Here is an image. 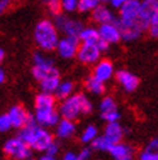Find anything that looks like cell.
<instances>
[{"mask_svg":"<svg viewBox=\"0 0 158 160\" xmlns=\"http://www.w3.org/2000/svg\"><path fill=\"white\" fill-rule=\"evenodd\" d=\"M18 137L26 142L31 147V150L35 151H44L48 148V146L54 141L53 135L49 130H47V128H43L38 125L35 121L27 124L23 126L18 132Z\"/></svg>","mask_w":158,"mask_h":160,"instance_id":"obj_1","label":"cell"},{"mask_svg":"<svg viewBox=\"0 0 158 160\" xmlns=\"http://www.w3.org/2000/svg\"><path fill=\"white\" fill-rule=\"evenodd\" d=\"M92 111L93 104L91 99L82 92L73 94L72 97L61 100V104L58 107L61 118H67L72 121H75L82 115H90Z\"/></svg>","mask_w":158,"mask_h":160,"instance_id":"obj_2","label":"cell"},{"mask_svg":"<svg viewBox=\"0 0 158 160\" xmlns=\"http://www.w3.org/2000/svg\"><path fill=\"white\" fill-rule=\"evenodd\" d=\"M34 41L43 52L56 51L60 41V31L54 22L48 18L39 21L34 29Z\"/></svg>","mask_w":158,"mask_h":160,"instance_id":"obj_3","label":"cell"},{"mask_svg":"<svg viewBox=\"0 0 158 160\" xmlns=\"http://www.w3.org/2000/svg\"><path fill=\"white\" fill-rule=\"evenodd\" d=\"M33 62L34 65L31 69V73L38 82L52 76H60L58 68L54 65L53 60L45 56L43 52H35L33 56Z\"/></svg>","mask_w":158,"mask_h":160,"instance_id":"obj_4","label":"cell"},{"mask_svg":"<svg viewBox=\"0 0 158 160\" xmlns=\"http://www.w3.org/2000/svg\"><path fill=\"white\" fill-rule=\"evenodd\" d=\"M3 152L8 159L25 160L31 156V147L17 135V137H12L5 141L3 146Z\"/></svg>","mask_w":158,"mask_h":160,"instance_id":"obj_5","label":"cell"},{"mask_svg":"<svg viewBox=\"0 0 158 160\" xmlns=\"http://www.w3.org/2000/svg\"><path fill=\"white\" fill-rule=\"evenodd\" d=\"M54 25L58 29L60 33H62L64 35H69V37H79L81 31L83 30L84 25L77 20V18H72L64 12H61L58 14L54 16Z\"/></svg>","mask_w":158,"mask_h":160,"instance_id":"obj_6","label":"cell"},{"mask_svg":"<svg viewBox=\"0 0 158 160\" xmlns=\"http://www.w3.org/2000/svg\"><path fill=\"white\" fill-rule=\"evenodd\" d=\"M79 46H81V41H79L78 37L64 35L62 38H60L58 44L56 47V52L61 59L70 60V59L77 58Z\"/></svg>","mask_w":158,"mask_h":160,"instance_id":"obj_7","label":"cell"},{"mask_svg":"<svg viewBox=\"0 0 158 160\" xmlns=\"http://www.w3.org/2000/svg\"><path fill=\"white\" fill-rule=\"evenodd\" d=\"M34 118L35 122L43 128H53L58 124L61 116L56 107H45V108H35Z\"/></svg>","mask_w":158,"mask_h":160,"instance_id":"obj_8","label":"cell"},{"mask_svg":"<svg viewBox=\"0 0 158 160\" xmlns=\"http://www.w3.org/2000/svg\"><path fill=\"white\" fill-rule=\"evenodd\" d=\"M101 53L97 43H81L77 52V59L84 65H95L101 59Z\"/></svg>","mask_w":158,"mask_h":160,"instance_id":"obj_9","label":"cell"},{"mask_svg":"<svg viewBox=\"0 0 158 160\" xmlns=\"http://www.w3.org/2000/svg\"><path fill=\"white\" fill-rule=\"evenodd\" d=\"M8 116L11 118V122H12V126L16 128V129H22L23 126H26L27 124L35 121L34 118V115L29 113V111L21 106V104H16V106H12L8 111Z\"/></svg>","mask_w":158,"mask_h":160,"instance_id":"obj_10","label":"cell"},{"mask_svg":"<svg viewBox=\"0 0 158 160\" xmlns=\"http://www.w3.org/2000/svg\"><path fill=\"white\" fill-rule=\"evenodd\" d=\"M99 111H100V116L104 121L108 122H115L121 118V113L118 111L117 107V102L113 97H104L101 99L100 104H99Z\"/></svg>","mask_w":158,"mask_h":160,"instance_id":"obj_11","label":"cell"},{"mask_svg":"<svg viewBox=\"0 0 158 160\" xmlns=\"http://www.w3.org/2000/svg\"><path fill=\"white\" fill-rule=\"evenodd\" d=\"M140 0H128L122 8H119V14H118L117 21L130 23L139 21V12H140Z\"/></svg>","mask_w":158,"mask_h":160,"instance_id":"obj_12","label":"cell"},{"mask_svg":"<svg viewBox=\"0 0 158 160\" xmlns=\"http://www.w3.org/2000/svg\"><path fill=\"white\" fill-rule=\"evenodd\" d=\"M99 34H100V39L105 41L106 43L112 44H117L119 41H122V34H121V29L118 26L117 21L115 22H108V23H102L99 25Z\"/></svg>","mask_w":158,"mask_h":160,"instance_id":"obj_13","label":"cell"},{"mask_svg":"<svg viewBox=\"0 0 158 160\" xmlns=\"http://www.w3.org/2000/svg\"><path fill=\"white\" fill-rule=\"evenodd\" d=\"M93 77H96L97 79L102 82H108L109 79H112L115 76V69L114 64L112 60L109 59H100L96 64L93 65Z\"/></svg>","mask_w":158,"mask_h":160,"instance_id":"obj_14","label":"cell"},{"mask_svg":"<svg viewBox=\"0 0 158 160\" xmlns=\"http://www.w3.org/2000/svg\"><path fill=\"white\" fill-rule=\"evenodd\" d=\"M158 14V0H143L140 4V12H139V21L146 30L149 22Z\"/></svg>","mask_w":158,"mask_h":160,"instance_id":"obj_15","label":"cell"},{"mask_svg":"<svg viewBox=\"0 0 158 160\" xmlns=\"http://www.w3.org/2000/svg\"><path fill=\"white\" fill-rule=\"evenodd\" d=\"M114 77H115L117 83L127 92H133L139 87V78L133 73H131L130 70L121 69L115 72Z\"/></svg>","mask_w":158,"mask_h":160,"instance_id":"obj_16","label":"cell"},{"mask_svg":"<svg viewBox=\"0 0 158 160\" xmlns=\"http://www.w3.org/2000/svg\"><path fill=\"white\" fill-rule=\"evenodd\" d=\"M118 26L121 29V34H122V39L126 42H133L139 39L143 34V31H145V29L143 28V25L140 23V21L137 22H130V23H124V22H119L117 21Z\"/></svg>","mask_w":158,"mask_h":160,"instance_id":"obj_17","label":"cell"},{"mask_svg":"<svg viewBox=\"0 0 158 160\" xmlns=\"http://www.w3.org/2000/svg\"><path fill=\"white\" fill-rule=\"evenodd\" d=\"M109 154L112 155L114 160H133L135 159V150H133V147L123 142L112 145V147L109 150Z\"/></svg>","mask_w":158,"mask_h":160,"instance_id":"obj_18","label":"cell"},{"mask_svg":"<svg viewBox=\"0 0 158 160\" xmlns=\"http://www.w3.org/2000/svg\"><path fill=\"white\" fill-rule=\"evenodd\" d=\"M91 16H92V20L96 23H99V25L117 21V17H115L114 12L112 11V8L105 4H100L97 8H95L91 12Z\"/></svg>","mask_w":158,"mask_h":160,"instance_id":"obj_19","label":"cell"},{"mask_svg":"<svg viewBox=\"0 0 158 160\" xmlns=\"http://www.w3.org/2000/svg\"><path fill=\"white\" fill-rule=\"evenodd\" d=\"M127 132V129H124V128L118 122H108L105 129H104V137L110 142V143H119L122 142L123 137H124V133Z\"/></svg>","mask_w":158,"mask_h":160,"instance_id":"obj_20","label":"cell"},{"mask_svg":"<svg viewBox=\"0 0 158 160\" xmlns=\"http://www.w3.org/2000/svg\"><path fill=\"white\" fill-rule=\"evenodd\" d=\"M77 132V125L74 121L67 118H61L56 125V137L60 139H69L72 138Z\"/></svg>","mask_w":158,"mask_h":160,"instance_id":"obj_21","label":"cell"},{"mask_svg":"<svg viewBox=\"0 0 158 160\" xmlns=\"http://www.w3.org/2000/svg\"><path fill=\"white\" fill-rule=\"evenodd\" d=\"M84 87L92 95H101L105 92V82L100 81V79H97L93 76H90L84 81Z\"/></svg>","mask_w":158,"mask_h":160,"instance_id":"obj_22","label":"cell"},{"mask_svg":"<svg viewBox=\"0 0 158 160\" xmlns=\"http://www.w3.org/2000/svg\"><path fill=\"white\" fill-rule=\"evenodd\" d=\"M78 38L81 43H97L100 39L99 29L93 26H84Z\"/></svg>","mask_w":158,"mask_h":160,"instance_id":"obj_23","label":"cell"},{"mask_svg":"<svg viewBox=\"0 0 158 160\" xmlns=\"http://www.w3.org/2000/svg\"><path fill=\"white\" fill-rule=\"evenodd\" d=\"M35 108H45V107H56V97L53 94L40 91L34 100Z\"/></svg>","mask_w":158,"mask_h":160,"instance_id":"obj_24","label":"cell"},{"mask_svg":"<svg viewBox=\"0 0 158 160\" xmlns=\"http://www.w3.org/2000/svg\"><path fill=\"white\" fill-rule=\"evenodd\" d=\"M74 94V83L72 81H61L57 90L54 91V97L56 99L64 100Z\"/></svg>","mask_w":158,"mask_h":160,"instance_id":"obj_25","label":"cell"},{"mask_svg":"<svg viewBox=\"0 0 158 160\" xmlns=\"http://www.w3.org/2000/svg\"><path fill=\"white\" fill-rule=\"evenodd\" d=\"M60 82H61L60 76H52V77L45 78V79H43V81L39 82V86H40V91L54 95V91L57 90Z\"/></svg>","mask_w":158,"mask_h":160,"instance_id":"obj_26","label":"cell"},{"mask_svg":"<svg viewBox=\"0 0 158 160\" xmlns=\"http://www.w3.org/2000/svg\"><path fill=\"white\" fill-rule=\"evenodd\" d=\"M97 137H99L97 128L95 125H87L81 134V142L84 143V145H88V143H92Z\"/></svg>","mask_w":158,"mask_h":160,"instance_id":"obj_27","label":"cell"},{"mask_svg":"<svg viewBox=\"0 0 158 160\" xmlns=\"http://www.w3.org/2000/svg\"><path fill=\"white\" fill-rule=\"evenodd\" d=\"M113 143H110L104 135H99V137L95 139L91 146H92V150L95 151H100V152H109L110 147H112Z\"/></svg>","mask_w":158,"mask_h":160,"instance_id":"obj_28","label":"cell"},{"mask_svg":"<svg viewBox=\"0 0 158 160\" xmlns=\"http://www.w3.org/2000/svg\"><path fill=\"white\" fill-rule=\"evenodd\" d=\"M101 4V0H79L78 11L82 13H91Z\"/></svg>","mask_w":158,"mask_h":160,"instance_id":"obj_29","label":"cell"},{"mask_svg":"<svg viewBox=\"0 0 158 160\" xmlns=\"http://www.w3.org/2000/svg\"><path fill=\"white\" fill-rule=\"evenodd\" d=\"M79 0H61V9L64 13H73L78 11Z\"/></svg>","mask_w":158,"mask_h":160,"instance_id":"obj_30","label":"cell"},{"mask_svg":"<svg viewBox=\"0 0 158 160\" xmlns=\"http://www.w3.org/2000/svg\"><path fill=\"white\" fill-rule=\"evenodd\" d=\"M43 3L47 5L48 11L53 16H56V14L62 12V9H61V0H43Z\"/></svg>","mask_w":158,"mask_h":160,"instance_id":"obj_31","label":"cell"},{"mask_svg":"<svg viewBox=\"0 0 158 160\" xmlns=\"http://www.w3.org/2000/svg\"><path fill=\"white\" fill-rule=\"evenodd\" d=\"M12 122L11 118L8 116V113H3L0 115V133H7L12 129Z\"/></svg>","mask_w":158,"mask_h":160,"instance_id":"obj_32","label":"cell"},{"mask_svg":"<svg viewBox=\"0 0 158 160\" xmlns=\"http://www.w3.org/2000/svg\"><path fill=\"white\" fill-rule=\"evenodd\" d=\"M146 31L151 37L158 38V14L154 16V17L151 20V22H149V25L146 28Z\"/></svg>","mask_w":158,"mask_h":160,"instance_id":"obj_33","label":"cell"},{"mask_svg":"<svg viewBox=\"0 0 158 160\" xmlns=\"http://www.w3.org/2000/svg\"><path fill=\"white\" fill-rule=\"evenodd\" d=\"M139 160H158V152L156 151H151V150H144L143 152L140 154Z\"/></svg>","mask_w":158,"mask_h":160,"instance_id":"obj_34","label":"cell"},{"mask_svg":"<svg viewBox=\"0 0 158 160\" xmlns=\"http://www.w3.org/2000/svg\"><path fill=\"white\" fill-rule=\"evenodd\" d=\"M60 152V145L56 142V141H53L51 145L48 146V148L45 150V154H48V155H52V156H57V154Z\"/></svg>","mask_w":158,"mask_h":160,"instance_id":"obj_35","label":"cell"},{"mask_svg":"<svg viewBox=\"0 0 158 160\" xmlns=\"http://www.w3.org/2000/svg\"><path fill=\"white\" fill-rule=\"evenodd\" d=\"M61 160H83V159L79 156V154H75L74 151H67V152L62 155Z\"/></svg>","mask_w":158,"mask_h":160,"instance_id":"obj_36","label":"cell"},{"mask_svg":"<svg viewBox=\"0 0 158 160\" xmlns=\"http://www.w3.org/2000/svg\"><path fill=\"white\" fill-rule=\"evenodd\" d=\"M12 5V0H0V16H3L9 7Z\"/></svg>","mask_w":158,"mask_h":160,"instance_id":"obj_37","label":"cell"},{"mask_svg":"<svg viewBox=\"0 0 158 160\" xmlns=\"http://www.w3.org/2000/svg\"><path fill=\"white\" fill-rule=\"evenodd\" d=\"M128 0H109V5L110 8H114V9H119L122 8Z\"/></svg>","mask_w":158,"mask_h":160,"instance_id":"obj_38","label":"cell"},{"mask_svg":"<svg viewBox=\"0 0 158 160\" xmlns=\"http://www.w3.org/2000/svg\"><path fill=\"white\" fill-rule=\"evenodd\" d=\"M146 150H151V151H156V152H158V137L153 138L151 142H149V145L146 146Z\"/></svg>","mask_w":158,"mask_h":160,"instance_id":"obj_39","label":"cell"},{"mask_svg":"<svg viewBox=\"0 0 158 160\" xmlns=\"http://www.w3.org/2000/svg\"><path fill=\"white\" fill-rule=\"evenodd\" d=\"M79 156H81L83 160H88L91 158V148H88V147L82 148L81 152H79Z\"/></svg>","mask_w":158,"mask_h":160,"instance_id":"obj_40","label":"cell"},{"mask_svg":"<svg viewBox=\"0 0 158 160\" xmlns=\"http://www.w3.org/2000/svg\"><path fill=\"white\" fill-rule=\"evenodd\" d=\"M97 46H99V48L101 52H106L109 48H110V44L106 43L105 41H102V39H99V42H97Z\"/></svg>","mask_w":158,"mask_h":160,"instance_id":"obj_41","label":"cell"},{"mask_svg":"<svg viewBox=\"0 0 158 160\" xmlns=\"http://www.w3.org/2000/svg\"><path fill=\"white\" fill-rule=\"evenodd\" d=\"M39 160H57V158H56V156H52V155H48V154H45V155H43V156L39 158Z\"/></svg>","mask_w":158,"mask_h":160,"instance_id":"obj_42","label":"cell"},{"mask_svg":"<svg viewBox=\"0 0 158 160\" xmlns=\"http://www.w3.org/2000/svg\"><path fill=\"white\" fill-rule=\"evenodd\" d=\"M5 78H7V76H5V72H4V69H3V68H0V85L4 83Z\"/></svg>","mask_w":158,"mask_h":160,"instance_id":"obj_43","label":"cell"},{"mask_svg":"<svg viewBox=\"0 0 158 160\" xmlns=\"http://www.w3.org/2000/svg\"><path fill=\"white\" fill-rule=\"evenodd\" d=\"M5 60V50L0 47V62H3Z\"/></svg>","mask_w":158,"mask_h":160,"instance_id":"obj_44","label":"cell"},{"mask_svg":"<svg viewBox=\"0 0 158 160\" xmlns=\"http://www.w3.org/2000/svg\"><path fill=\"white\" fill-rule=\"evenodd\" d=\"M25 160H34V159H31V158H29V159H25Z\"/></svg>","mask_w":158,"mask_h":160,"instance_id":"obj_45","label":"cell"},{"mask_svg":"<svg viewBox=\"0 0 158 160\" xmlns=\"http://www.w3.org/2000/svg\"><path fill=\"white\" fill-rule=\"evenodd\" d=\"M7 160H12V159H7Z\"/></svg>","mask_w":158,"mask_h":160,"instance_id":"obj_46","label":"cell"},{"mask_svg":"<svg viewBox=\"0 0 158 160\" xmlns=\"http://www.w3.org/2000/svg\"><path fill=\"white\" fill-rule=\"evenodd\" d=\"M0 160H2V158H0Z\"/></svg>","mask_w":158,"mask_h":160,"instance_id":"obj_47","label":"cell"}]
</instances>
